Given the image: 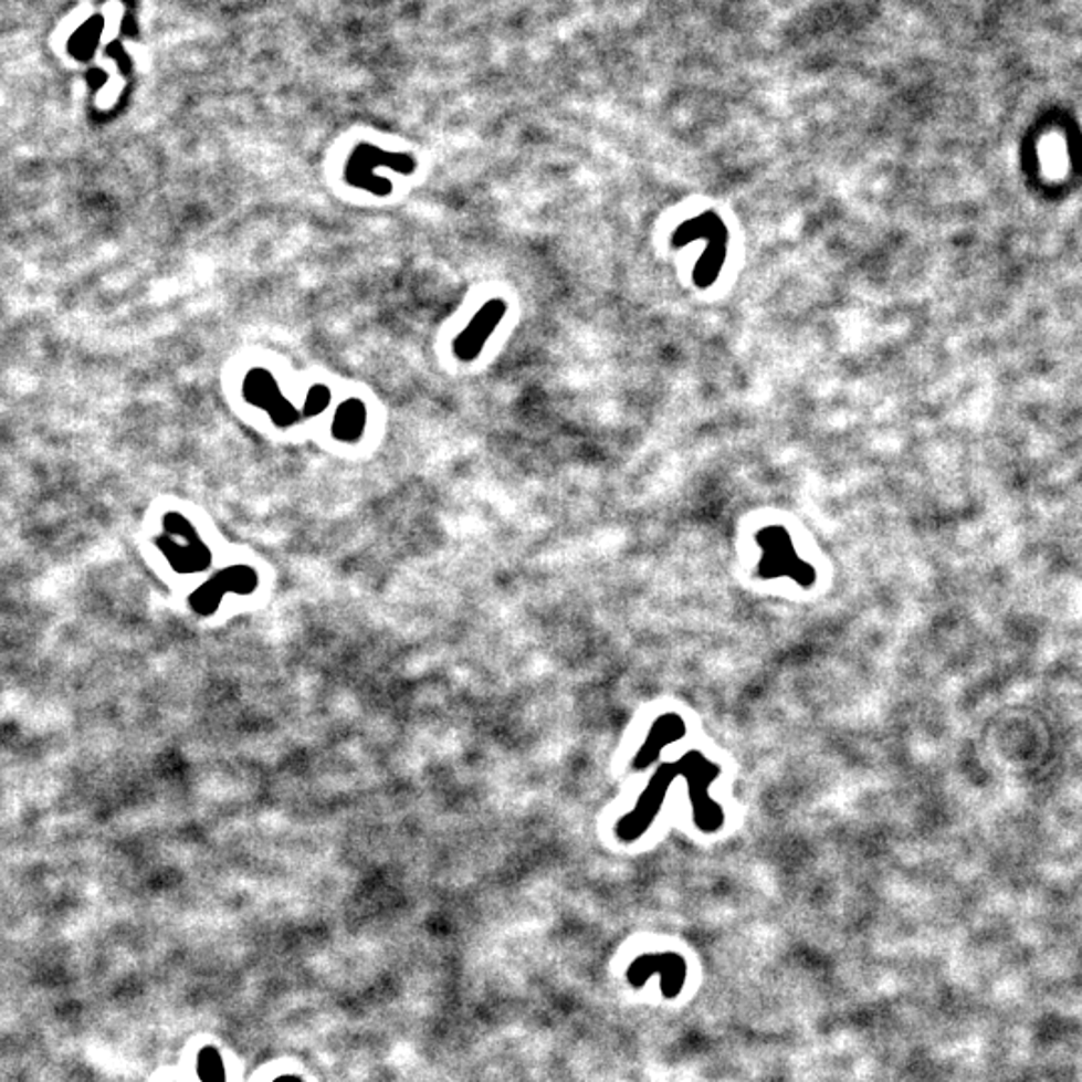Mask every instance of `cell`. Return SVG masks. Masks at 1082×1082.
I'll list each match as a JSON object with an SVG mask.
<instances>
[{"label": "cell", "instance_id": "cell-9", "mask_svg": "<svg viewBox=\"0 0 1082 1082\" xmlns=\"http://www.w3.org/2000/svg\"><path fill=\"white\" fill-rule=\"evenodd\" d=\"M255 584H258V578H255L253 569L229 568L223 574H219L217 578L211 579L209 584H204L203 588L195 593L191 601H193L195 610L199 613H211V611L217 610L223 593L227 591L246 593V591H253Z\"/></svg>", "mask_w": 1082, "mask_h": 1082}, {"label": "cell", "instance_id": "cell-8", "mask_svg": "<svg viewBox=\"0 0 1082 1082\" xmlns=\"http://www.w3.org/2000/svg\"><path fill=\"white\" fill-rule=\"evenodd\" d=\"M505 313H507V303L504 300L487 301L482 309L473 315L472 322L468 323L460 337L453 342V355L463 364L475 361L482 354L487 337L504 319Z\"/></svg>", "mask_w": 1082, "mask_h": 1082}, {"label": "cell", "instance_id": "cell-6", "mask_svg": "<svg viewBox=\"0 0 1082 1082\" xmlns=\"http://www.w3.org/2000/svg\"><path fill=\"white\" fill-rule=\"evenodd\" d=\"M367 150H369V157L371 159H377V165H384V162L386 165H393L396 171L403 172V175H411V172L416 171V161L411 157H408V155H393L391 157V155H386L381 150L371 149V147H367ZM369 169H374V167L365 161L364 157L359 155V150H357L354 157H351L349 165H347V169H345V179L355 189H364L367 193L377 195V197L391 195L393 185L387 181V179H377L376 175L369 171Z\"/></svg>", "mask_w": 1082, "mask_h": 1082}, {"label": "cell", "instance_id": "cell-3", "mask_svg": "<svg viewBox=\"0 0 1082 1082\" xmlns=\"http://www.w3.org/2000/svg\"><path fill=\"white\" fill-rule=\"evenodd\" d=\"M682 771H684V761H682V758L680 760L660 764V768L654 771V776L650 778V782L643 788L642 796L638 798V802L633 806L632 812L623 816L622 820H618V824L613 828L616 830V837L620 838L626 844L640 840L648 832V828L652 826V822H654L658 812L662 810L665 794L670 790V786L674 784L675 778L682 776Z\"/></svg>", "mask_w": 1082, "mask_h": 1082}, {"label": "cell", "instance_id": "cell-13", "mask_svg": "<svg viewBox=\"0 0 1082 1082\" xmlns=\"http://www.w3.org/2000/svg\"><path fill=\"white\" fill-rule=\"evenodd\" d=\"M281 1082V1081H280ZM283 1082H295V1081H283Z\"/></svg>", "mask_w": 1082, "mask_h": 1082}, {"label": "cell", "instance_id": "cell-1", "mask_svg": "<svg viewBox=\"0 0 1082 1082\" xmlns=\"http://www.w3.org/2000/svg\"><path fill=\"white\" fill-rule=\"evenodd\" d=\"M756 544L760 546L761 559L758 564V578L778 579L790 578L803 588L810 590L816 584V569L812 564L803 561L792 544V537L782 525L764 527L756 534Z\"/></svg>", "mask_w": 1082, "mask_h": 1082}, {"label": "cell", "instance_id": "cell-4", "mask_svg": "<svg viewBox=\"0 0 1082 1082\" xmlns=\"http://www.w3.org/2000/svg\"><path fill=\"white\" fill-rule=\"evenodd\" d=\"M165 529L167 536H162L159 546L165 549L167 558L171 559L172 566L179 571H199L207 568L209 564V549L203 542L197 537L191 524L179 514H171L165 517Z\"/></svg>", "mask_w": 1082, "mask_h": 1082}, {"label": "cell", "instance_id": "cell-7", "mask_svg": "<svg viewBox=\"0 0 1082 1082\" xmlns=\"http://www.w3.org/2000/svg\"><path fill=\"white\" fill-rule=\"evenodd\" d=\"M652 975H660L662 978L664 997H677L686 983V960L674 953L645 954L628 970V978L633 986L645 985V980Z\"/></svg>", "mask_w": 1082, "mask_h": 1082}, {"label": "cell", "instance_id": "cell-5", "mask_svg": "<svg viewBox=\"0 0 1082 1082\" xmlns=\"http://www.w3.org/2000/svg\"><path fill=\"white\" fill-rule=\"evenodd\" d=\"M243 397L249 403L265 409L277 428H291L301 419L297 409L283 397L275 377L263 367H255L243 379Z\"/></svg>", "mask_w": 1082, "mask_h": 1082}, {"label": "cell", "instance_id": "cell-2", "mask_svg": "<svg viewBox=\"0 0 1082 1082\" xmlns=\"http://www.w3.org/2000/svg\"><path fill=\"white\" fill-rule=\"evenodd\" d=\"M684 771L682 776L686 778L687 794L692 802L694 822L702 832H718L724 826V810L712 796L710 786L719 778V766L716 761L710 760L700 750H690L682 756Z\"/></svg>", "mask_w": 1082, "mask_h": 1082}, {"label": "cell", "instance_id": "cell-11", "mask_svg": "<svg viewBox=\"0 0 1082 1082\" xmlns=\"http://www.w3.org/2000/svg\"><path fill=\"white\" fill-rule=\"evenodd\" d=\"M365 426H367V408L364 401L357 397H349L335 411L333 438L345 443H355L364 438Z\"/></svg>", "mask_w": 1082, "mask_h": 1082}, {"label": "cell", "instance_id": "cell-10", "mask_svg": "<svg viewBox=\"0 0 1082 1082\" xmlns=\"http://www.w3.org/2000/svg\"><path fill=\"white\" fill-rule=\"evenodd\" d=\"M686 732V722H684L682 716H677L674 712L662 714L652 724V728L648 732V738L643 739L642 748L635 754V758L632 761L633 768L635 770L650 768V764H654L660 758V754H662L665 746H670V744H674L677 739L684 738Z\"/></svg>", "mask_w": 1082, "mask_h": 1082}, {"label": "cell", "instance_id": "cell-12", "mask_svg": "<svg viewBox=\"0 0 1082 1082\" xmlns=\"http://www.w3.org/2000/svg\"><path fill=\"white\" fill-rule=\"evenodd\" d=\"M329 401H332V389H329V387L322 386V384H319V386H313L312 389H309L307 397H305L303 416H305V418L319 416V413H323V411L327 409Z\"/></svg>", "mask_w": 1082, "mask_h": 1082}]
</instances>
